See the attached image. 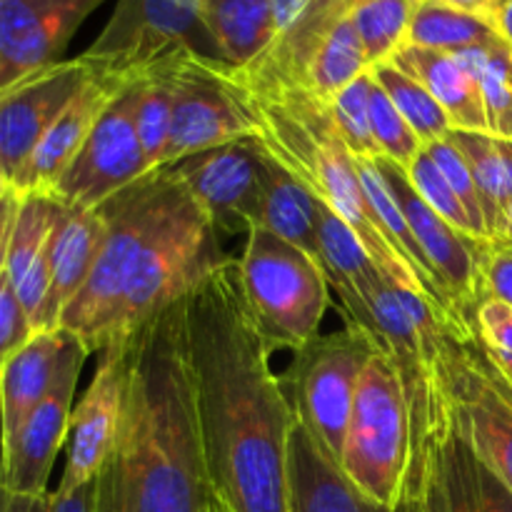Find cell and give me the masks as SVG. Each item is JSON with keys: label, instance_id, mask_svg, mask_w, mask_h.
I'll list each match as a JSON object with an SVG mask.
<instances>
[{"label": "cell", "instance_id": "cell-1", "mask_svg": "<svg viewBox=\"0 0 512 512\" xmlns=\"http://www.w3.org/2000/svg\"><path fill=\"white\" fill-rule=\"evenodd\" d=\"M185 303V335L210 490L228 512H290L293 400L270 365L273 343L240 280L238 258Z\"/></svg>", "mask_w": 512, "mask_h": 512}, {"label": "cell", "instance_id": "cell-2", "mask_svg": "<svg viewBox=\"0 0 512 512\" xmlns=\"http://www.w3.org/2000/svg\"><path fill=\"white\" fill-rule=\"evenodd\" d=\"M128 380L95 512H203L210 478L195 408L185 303L128 335Z\"/></svg>", "mask_w": 512, "mask_h": 512}, {"label": "cell", "instance_id": "cell-3", "mask_svg": "<svg viewBox=\"0 0 512 512\" xmlns=\"http://www.w3.org/2000/svg\"><path fill=\"white\" fill-rule=\"evenodd\" d=\"M228 78L253 120L255 138L270 158L353 228L390 280L428 298L408 258L385 235L360 180L358 158L340 138L330 105L300 85L260 80L230 65Z\"/></svg>", "mask_w": 512, "mask_h": 512}, {"label": "cell", "instance_id": "cell-4", "mask_svg": "<svg viewBox=\"0 0 512 512\" xmlns=\"http://www.w3.org/2000/svg\"><path fill=\"white\" fill-rule=\"evenodd\" d=\"M230 258L233 255L223 248V233L180 183L178 175L170 173L158 218L150 225L130 265L105 348L125 340L140 325L188 298Z\"/></svg>", "mask_w": 512, "mask_h": 512}, {"label": "cell", "instance_id": "cell-5", "mask_svg": "<svg viewBox=\"0 0 512 512\" xmlns=\"http://www.w3.org/2000/svg\"><path fill=\"white\" fill-rule=\"evenodd\" d=\"M410 410L400 373L385 353L370 355L345 430L340 470L373 503L393 510L410 473Z\"/></svg>", "mask_w": 512, "mask_h": 512}, {"label": "cell", "instance_id": "cell-6", "mask_svg": "<svg viewBox=\"0 0 512 512\" xmlns=\"http://www.w3.org/2000/svg\"><path fill=\"white\" fill-rule=\"evenodd\" d=\"M238 258L245 298L275 350H300L318 338L330 305L323 263L288 240L250 228Z\"/></svg>", "mask_w": 512, "mask_h": 512}, {"label": "cell", "instance_id": "cell-7", "mask_svg": "<svg viewBox=\"0 0 512 512\" xmlns=\"http://www.w3.org/2000/svg\"><path fill=\"white\" fill-rule=\"evenodd\" d=\"M168 185V168H160L145 173L143 178L98 205L108 223V233H105L103 248H100L88 283L70 300L58 325L65 333L75 335L88 353H100L108 345L110 325H113L130 265L150 225L158 218Z\"/></svg>", "mask_w": 512, "mask_h": 512}, {"label": "cell", "instance_id": "cell-8", "mask_svg": "<svg viewBox=\"0 0 512 512\" xmlns=\"http://www.w3.org/2000/svg\"><path fill=\"white\" fill-rule=\"evenodd\" d=\"M373 353L378 348L370 335L345 323L335 333L318 335L305 348L295 350L283 380L298 423L335 463H340L343 453L360 375Z\"/></svg>", "mask_w": 512, "mask_h": 512}, {"label": "cell", "instance_id": "cell-9", "mask_svg": "<svg viewBox=\"0 0 512 512\" xmlns=\"http://www.w3.org/2000/svg\"><path fill=\"white\" fill-rule=\"evenodd\" d=\"M438 368L470 448L512 493V388L490 363L478 335H445Z\"/></svg>", "mask_w": 512, "mask_h": 512}, {"label": "cell", "instance_id": "cell-10", "mask_svg": "<svg viewBox=\"0 0 512 512\" xmlns=\"http://www.w3.org/2000/svg\"><path fill=\"white\" fill-rule=\"evenodd\" d=\"M178 50L215 58L200 20V0H118L83 55L118 75H140Z\"/></svg>", "mask_w": 512, "mask_h": 512}, {"label": "cell", "instance_id": "cell-11", "mask_svg": "<svg viewBox=\"0 0 512 512\" xmlns=\"http://www.w3.org/2000/svg\"><path fill=\"white\" fill-rule=\"evenodd\" d=\"M138 78L110 100L80 153L48 193L65 208H98L110 195L148 173L135 128Z\"/></svg>", "mask_w": 512, "mask_h": 512}, {"label": "cell", "instance_id": "cell-12", "mask_svg": "<svg viewBox=\"0 0 512 512\" xmlns=\"http://www.w3.org/2000/svg\"><path fill=\"white\" fill-rule=\"evenodd\" d=\"M255 138V125L228 78V65L185 50L175 73L173 125L163 168L233 140Z\"/></svg>", "mask_w": 512, "mask_h": 512}, {"label": "cell", "instance_id": "cell-13", "mask_svg": "<svg viewBox=\"0 0 512 512\" xmlns=\"http://www.w3.org/2000/svg\"><path fill=\"white\" fill-rule=\"evenodd\" d=\"M373 160L380 173H383L395 203L403 210L405 223H408L413 238L418 240L430 270L438 278L443 293L448 295L450 305H453L455 313L465 323L473 325L475 313H478L480 303L485 300L483 265L490 248V240L463 233V230L450 225L445 218H440L415 193L408 175H405V170L400 165L390 163L388 158Z\"/></svg>", "mask_w": 512, "mask_h": 512}, {"label": "cell", "instance_id": "cell-14", "mask_svg": "<svg viewBox=\"0 0 512 512\" xmlns=\"http://www.w3.org/2000/svg\"><path fill=\"white\" fill-rule=\"evenodd\" d=\"M190 190L223 235L258 225L265 150L258 138L233 140L165 165Z\"/></svg>", "mask_w": 512, "mask_h": 512}, {"label": "cell", "instance_id": "cell-15", "mask_svg": "<svg viewBox=\"0 0 512 512\" xmlns=\"http://www.w3.org/2000/svg\"><path fill=\"white\" fill-rule=\"evenodd\" d=\"M95 70L85 55L63 58L0 90V163L13 188L45 130L88 85Z\"/></svg>", "mask_w": 512, "mask_h": 512}, {"label": "cell", "instance_id": "cell-16", "mask_svg": "<svg viewBox=\"0 0 512 512\" xmlns=\"http://www.w3.org/2000/svg\"><path fill=\"white\" fill-rule=\"evenodd\" d=\"M88 355L83 343L70 335L53 388L20 425L10 445L0 448V485L5 490L23 495L48 493L55 458L68 443L75 388Z\"/></svg>", "mask_w": 512, "mask_h": 512}, {"label": "cell", "instance_id": "cell-17", "mask_svg": "<svg viewBox=\"0 0 512 512\" xmlns=\"http://www.w3.org/2000/svg\"><path fill=\"white\" fill-rule=\"evenodd\" d=\"M405 493L425 512H512L510 488L470 448L455 408L430 435L423 473Z\"/></svg>", "mask_w": 512, "mask_h": 512}, {"label": "cell", "instance_id": "cell-18", "mask_svg": "<svg viewBox=\"0 0 512 512\" xmlns=\"http://www.w3.org/2000/svg\"><path fill=\"white\" fill-rule=\"evenodd\" d=\"M108 0H0V90L63 60L80 25Z\"/></svg>", "mask_w": 512, "mask_h": 512}, {"label": "cell", "instance_id": "cell-19", "mask_svg": "<svg viewBox=\"0 0 512 512\" xmlns=\"http://www.w3.org/2000/svg\"><path fill=\"white\" fill-rule=\"evenodd\" d=\"M125 380H128V340H120L100 353L93 380L70 415L68 443H65L68 453L58 485L63 493L98 478L118 433Z\"/></svg>", "mask_w": 512, "mask_h": 512}, {"label": "cell", "instance_id": "cell-20", "mask_svg": "<svg viewBox=\"0 0 512 512\" xmlns=\"http://www.w3.org/2000/svg\"><path fill=\"white\" fill-rule=\"evenodd\" d=\"M95 75L88 80L83 90L70 100L68 108L55 118V123L45 130L38 148L30 155L23 175L15 183L18 193H45L53 190L60 175L68 170L75 155L80 153L83 143L88 140L90 130L98 123L103 110L108 108L110 100L133 83L138 75H118L113 70H105L95 63Z\"/></svg>", "mask_w": 512, "mask_h": 512}, {"label": "cell", "instance_id": "cell-21", "mask_svg": "<svg viewBox=\"0 0 512 512\" xmlns=\"http://www.w3.org/2000/svg\"><path fill=\"white\" fill-rule=\"evenodd\" d=\"M108 223L100 208H65L50 235V290L40 330H58L60 315L88 283L103 248Z\"/></svg>", "mask_w": 512, "mask_h": 512}, {"label": "cell", "instance_id": "cell-22", "mask_svg": "<svg viewBox=\"0 0 512 512\" xmlns=\"http://www.w3.org/2000/svg\"><path fill=\"white\" fill-rule=\"evenodd\" d=\"M288 480L290 512H395L365 498L300 423L290 435Z\"/></svg>", "mask_w": 512, "mask_h": 512}, {"label": "cell", "instance_id": "cell-23", "mask_svg": "<svg viewBox=\"0 0 512 512\" xmlns=\"http://www.w3.org/2000/svg\"><path fill=\"white\" fill-rule=\"evenodd\" d=\"M70 333L43 330L0 370V448L10 445L20 425L53 388Z\"/></svg>", "mask_w": 512, "mask_h": 512}, {"label": "cell", "instance_id": "cell-24", "mask_svg": "<svg viewBox=\"0 0 512 512\" xmlns=\"http://www.w3.org/2000/svg\"><path fill=\"white\" fill-rule=\"evenodd\" d=\"M388 63L398 65L438 100L453 130L488 133V115H485L478 80L458 63L453 53L405 45Z\"/></svg>", "mask_w": 512, "mask_h": 512}, {"label": "cell", "instance_id": "cell-25", "mask_svg": "<svg viewBox=\"0 0 512 512\" xmlns=\"http://www.w3.org/2000/svg\"><path fill=\"white\" fill-rule=\"evenodd\" d=\"M200 20L215 58L230 68L250 65L278 38L270 0H200Z\"/></svg>", "mask_w": 512, "mask_h": 512}, {"label": "cell", "instance_id": "cell-26", "mask_svg": "<svg viewBox=\"0 0 512 512\" xmlns=\"http://www.w3.org/2000/svg\"><path fill=\"white\" fill-rule=\"evenodd\" d=\"M255 228H265L268 233L288 240L290 245L320 260L318 200L288 170L280 168L270 158L268 150H265L263 200H260V215Z\"/></svg>", "mask_w": 512, "mask_h": 512}, {"label": "cell", "instance_id": "cell-27", "mask_svg": "<svg viewBox=\"0 0 512 512\" xmlns=\"http://www.w3.org/2000/svg\"><path fill=\"white\" fill-rule=\"evenodd\" d=\"M448 138L458 145L473 170L488 240H503L505 213L512 200V140L470 130H450Z\"/></svg>", "mask_w": 512, "mask_h": 512}, {"label": "cell", "instance_id": "cell-28", "mask_svg": "<svg viewBox=\"0 0 512 512\" xmlns=\"http://www.w3.org/2000/svg\"><path fill=\"white\" fill-rule=\"evenodd\" d=\"M368 70L363 43L348 13L345 18L335 20L318 40L298 85L313 93L315 98L330 103L335 95L343 93L353 80H358Z\"/></svg>", "mask_w": 512, "mask_h": 512}, {"label": "cell", "instance_id": "cell-29", "mask_svg": "<svg viewBox=\"0 0 512 512\" xmlns=\"http://www.w3.org/2000/svg\"><path fill=\"white\" fill-rule=\"evenodd\" d=\"M185 50L168 55L143 70L138 78V103H135V128L143 145L148 173L163 168L165 150L170 140L175 103V73H178L180 55Z\"/></svg>", "mask_w": 512, "mask_h": 512}, {"label": "cell", "instance_id": "cell-30", "mask_svg": "<svg viewBox=\"0 0 512 512\" xmlns=\"http://www.w3.org/2000/svg\"><path fill=\"white\" fill-rule=\"evenodd\" d=\"M458 63L478 80L483 95L488 133L512 140V45L498 40L453 53Z\"/></svg>", "mask_w": 512, "mask_h": 512}, {"label": "cell", "instance_id": "cell-31", "mask_svg": "<svg viewBox=\"0 0 512 512\" xmlns=\"http://www.w3.org/2000/svg\"><path fill=\"white\" fill-rule=\"evenodd\" d=\"M500 38L498 25L453 8L443 0H420L410 23L408 45L460 53Z\"/></svg>", "mask_w": 512, "mask_h": 512}, {"label": "cell", "instance_id": "cell-32", "mask_svg": "<svg viewBox=\"0 0 512 512\" xmlns=\"http://www.w3.org/2000/svg\"><path fill=\"white\" fill-rule=\"evenodd\" d=\"M420 0H368L350 10L368 68L388 63L408 45L410 23Z\"/></svg>", "mask_w": 512, "mask_h": 512}, {"label": "cell", "instance_id": "cell-33", "mask_svg": "<svg viewBox=\"0 0 512 512\" xmlns=\"http://www.w3.org/2000/svg\"><path fill=\"white\" fill-rule=\"evenodd\" d=\"M373 78L378 80L380 88L385 90V95L390 98V103L395 105L400 115L405 118V123L413 128V133L418 135V140L423 145L435 143V140L448 138V133L453 130L448 115L440 108L438 100L423 88L415 78H410L408 73L398 68L393 63H380L375 68H370Z\"/></svg>", "mask_w": 512, "mask_h": 512}, {"label": "cell", "instance_id": "cell-34", "mask_svg": "<svg viewBox=\"0 0 512 512\" xmlns=\"http://www.w3.org/2000/svg\"><path fill=\"white\" fill-rule=\"evenodd\" d=\"M63 205L45 193H20L18 218L13 225V238H10L8 250V273L10 283L18 285L25 278L35 260L40 258L50 243L55 223L60 218Z\"/></svg>", "mask_w": 512, "mask_h": 512}, {"label": "cell", "instance_id": "cell-35", "mask_svg": "<svg viewBox=\"0 0 512 512\" xmlns=\"http://www.w3.org/2000/svg\"><path fill=\"white\" fill-rule=\"evenodd\" d=\"M370 88H373V75L368 70L358 80H353L343 93L335 95L328 105L335 128L350 153L355 158L373 160L380 158V150L370 130Z\"/></svg>", "mask_w": 512, "mask_h": 512}, {"label": "cell", "instance_id": "cell-36", "mask_svg": "<svg viewBox=\"0 0 512 512\" xmlns=\"http://www.w3.org/2000/svg\"><path fill=\"white\" fill-rule=\"evenodd\" d=\"M373 75V73H370ZM370 130H373L375 145L380 150V158H388L390 163L408 168L415 160V155L425 148L413 133L403 115L395 110L385 90L380 88L378 80L373 78V88H370Z\"/></svg>", "mask_w": 512, "mask_h": 512}, {"label": "cell", "instance_id": "cell-37", "mask_svg": "<svg viewBox=\"0 0 512 512\" xmlns=\"http://www.w3.org/2000/svg\"><path fill=\"white\" fill-rule=\"evenodd\" d=\"M405 175H408L413 190L423 198V203L428 205V208H433L440 218H445L450 225L463 230V233H470L475 235V238H480V235L475 233L473 223H470V215L465 213L463 203H460L458 195H455V190L450 188L445 175L440 173L435 160L430 158L428 148H423L418 155H415L413 163L405 168Z\"/></svg>", "mask_w": 512, "mask_h": 512}, {"label": "cell", "instance_id": "cell-38", "mask_svg": "<svg viewBox=\"0 0 512 512\" xmlns=\"http://www.w3.org/2000/svg\"><path fill=\"white\" fill-rule=\"evenodd\" d=\"M430 153V158L435 160V165L440 168V173L445 175V180L450 183V188L455 190L458 200L463 203L465 213L470 215V223H473L475 233L480 238L488 240V230H485V218H483V205H480V193L478 185H475L473 170H470L468 160L460 153L458 145L450 138L435 140V143L425 145Z\"/></svg>", "mask_w": 512, "mask_h": 512}, {"label": "cell", "instance_id": "cell-39", "mask_svg": "<svg viewBox=\"0 0 512 512\" xmlns=\"http://www.w3.org/2000/svg\"><path fill=\"white\" fill-rule=\"evenodd\" d=\"M33 335V323L20 303L18 290L5 273L0 278V370L33 340Z\"/></svg>", "mask_w": 512, "mask_h": 512}, {"label": "cell", "instance_id": "cell-40", "mask_svg": "<svg viewBox=\"0 0 512 512\" xmlns=\"http://www.w3.org/2000/svg\"><path fill=\"white\" fill-rule=\"evenodd\" d=\"M480 343L498 355H512V308L498 300H483L473 320Z\"/></svg>", "mask_w": 512, "mask_h": 512}, {"label": "cell", "instance_id": "cell-41", "mask_svg": "<svg viewBox=\"0 0 512 512\" xmlns=\"http://www.w3.org/2000/svg\"><path fill=\"white\" fill-rule=\"evenodd\" d=\"M485 300L512 308V240H490L483 265Z\"/></svg>", "mask_w": 512, "mask_h": 512}, {"label": "cell", "instance_id": "cell-42", "mask_svg": "<svg viewBox=\"0 0 512 512\" xmlns=\"http://www.w3.org/2000/svg\"><path fill=\"white\" fill-rule=\"evenodd\" d=\"M50 512H95V480L65 493H50Z\"/></svg>", "mask_w": 512, "mask_h": 512}, {"label": "cell", "instance_id": "cell-43", "mask_svg": "<svg viewBox=\"0 0 512 512\" xmlns=\"http://www.w3.org/2000/svg\"><path fill=\"white\" fill-rule=\"evenodd\" d=\"M20 208V193L13 190L8 198L0 200V278L5 275V265H8V250H10V238H13V225L18 218Z\"/></svg>", "mask_w": 512, "mask_h": 512}, {"label": "cell", "instance_id": "cell-44", "mask_svg": "<svg viewBox=\"0 0 512 512\" xmlns=\"http://www.w3.org/2000/svg\"><path fill=\"white\" fill-rule=\"evenodd\" d=\"M0 512H50V493L23 495L0 485Z\"/></svg>", "mask_w": 512, "mask_h": 512}, {"label": "cell", "instance_id": "cell-45", "mask_svg": "<svg viewBox=\"0 0 512 512\" xmlns=\"http://www.w3.org/2000/svg\"><path fill=\"white\" fill-rule=\"evenodd\" d=\"M443 3L453 5V8L465 10L470 15H478V18L490 20L493 25H498L500 15L508 8L510 0H443Z\"/></svg>", "mask_w": 512, "mask_h": 512}, {"label": "cell", "instance_id": "cell-46", "mask_svg": "<svg viewBox=\"0 0 512 512\" xmlns=\"http://www.w3.org/2000/svg\"><path fill=\"white\" fill-rule=\"evenodd\" d=\"M273 3L275 23H278V33H283L305 8H308L310 0H270Z\"/></svg>", "mask_w": 512, "mask_h": 512}, {"label": "cell", "instance_id": "cell-47", "mask_svg": "<svg viewBox=\"0 0 512 512\" xmlns=\"http://www.w3.org/2000/svg\"><path fill=\"white\" fill-rule=\"evenodd\" d=\"M395 512H425V510H423V503H420L418 495L405 493L403 498H400V503L395 505Z\"/></svg>", "mask_w": 512, "mask_h": 512}, {"label": "cell", "instance_id": "cell-48", "mask_svg": "<svg viewBox=\"0 0 512 512\" xmlns=\"http://www.w3.org/2000/svg\"><path fill=\"white\" fill-rule=\"evenodd\" d=\"M498 30H500V35H503V38L512 45V0H510L508 8L503 10V15H500Z\"/></svg>", "mask_w": 512, "mask_h": 512}, {"label": "cell", "instance_id": "cell-49", "mask_svg": "<svg viewBox=\"0 0 512 512\" xmlns=\"http://www.w3.org/2000/svg\"><path fill=\"white\" fill-rule=\"evenodd\" d=\"M13 183H10V178H8V173H5V168H3V163H0V200L3 198H8L10 193H13Z\"/></svg>", "mask_w": 512, "mask_h": 512}, {"label": "cell", "instance_id": "cell-50", "mask_svg": "<svg viewBox=\"0 0 512 512\" xmlns=\"http://www.w3.org/2000/svg\"><path fill=\"white\" fill-rule=\"evenodd\" d=\"M203 512H228V510H225V505L220 503V500L215 498V495H210L208 505H205V510H203Z\"/></svg>", "mask_w": 512, "mask_h": 512}, {"label": "cell", "instance_id": "cell-51", "mask_svg": "<svg viewBox=\"0 0 512 512\" xmlns=\"http://www.w3.org/2000/svg\"><path fill=\"white\" fill-rule=\"evenodd\" d=\"M503 240H512V200L508 205V213H505V238Z\"/></svg>", "mask_w": 512, "mask_h": 512}, {"label": "cell", "instance_id": "cell-52", "mask_svg": "<svg viewBox=\"0 0 512 512\" xmlns=\"http://www.w3.org/2000/svg\"><path fill=\"white\" fill-rule=\"evenodd\" d=\"M360 3H368V0H348L350 10H353V8H355V5H360Z\"/></svg>", "mask_w": 512, "mask_h": 512}]
</instances>
